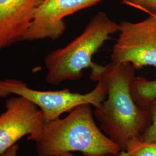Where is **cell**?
Here are the masks:
<instances>
[{
	"instance_id": "6da1fadb",
	"label": "cell",
	"mask_w": 156,
	"mask_h": 156,
	"mask_svg": "<svg viewBox=\"0 0 156 156\" xmlns=\"http://www.w3.org/2000/svg\"><path fill=\"white\" fill-rule=\"evenodd\" d=\"M135 70L131 64L112 62L104 67L97 80H104L107 99L95 108V117L100 123L101 129L122 151L131 140L141 136L151 122L149 110L139 106L131 94Z\"/></svg>"
},
{
	"instance_id": "7a4b0ae2",
	"label": "cell",
	"mask_w": 156,
	"mask_h": 156,
	"mask_svg": "<svg viewBox=\"0 0 156 156\" xmlns=\"http://www.w3.org/2000/svg\"><path fill=\"white\" fill-rule=\"evenodd\" d=\"M28 140L35 142L38 156L75 151L84 156H118L122 151L98 127L90 104L75 108L63 119L44 123L39 133Z\"/></svg>"
},
{
	"instance_id": "3957f363",
	"label": "cell",
	"mask_w": 156,
	"mask_h": 156,
	"mask_svg": "<svg viewBox=\"0 0 156 156\" xmlns=\"http://www.w3.org/2000/svg\"><path fill=\"white\" fill-rule=\"evenodd\" d=\"M119 32V24L104 12L91 18L82 33L65 47L51 51L44 60L46 82L58 85L83 76V70L91 69L90 79L95 81L104 66L95 64L92 58L112 34Z\"/></svg>"
},
{
	"instance_id": "277c9868",
	"label": "cell",
	"mask_w": 156,
	"mask_h": 156,
	"mask_svg": "<svg viewBox=\"0 0 156 156\" xmlns=\"http://www.w3.org/2000/svg\"><path fill=\"white\" fill-rule=\"evenodd\" d=\"M11 94L22 97L38 107L45 123H48L83 104L98 108L106 98L107 87L102 78L98 79L94 89L86 94L73 93L68 89L58 91L33 89L15 79L0 80V97L6 98Z\"/></svg>"
},
{
	"instance_id": "5b68a950",
	"label": "cell",
	"mask_w": 156,
	"mask_h": 156,
	"mask_svg": "<svg viewBox=\"0 0 156 156\" xmlns=\"http://www.w3.org/2000/svg\"><path fill=\"white\" fill-rule=\"evenodd\" d=\"M112 49V62L131 64L135 69L151 66L156 69V15L139 22L122 21Z\"/></svg>"
},
{
	"instance_id": "8992f818",
	"label": "cell",
	"mask_w": 156,
	"mask_h": 156,
	"mask_svg": "<svg viewBox=\"0 0 156 156\" xmlns=\"http://www.w3.org/2000/svg\"><path fill=\"white\" fill-rule=\"evenodd\" d=\"M5 108L0 115V155L25 135H36L45 123L39 108L22 97L8 99Z\"/></svg>"
},
{
	"instance_id": "52a82bcc",
	"label": "cell",
	"mask_w": 156,
	"mask_h": 156,
	"mask_svg": "<svg viewBox=\"0 0 156 156\" xmlns=\"http://www.w3.org/2000/svg\"><path fill=\"white\" fill-rule=\"evenodd\" d=\"M104 0H44L37 8L22 41L58 39L66 30L64 19Z\"/></svg>"
},
{
	"instance_id": "ba28073f",
	"label": "cell",
	"mask_w": 156,
	"mask_h": 156,
	"mask_svg": "<svg viewBox=\"0 0 156 156\" xmlns=\"http://www.w3.org/2000/svg\"><path fill=\"white\" fill-rule=\"evenodd\" d=\"M44 0H0V51L22 41Z\"/></svg>"
},
{
	"instance_id": "9c48e42d",
	"label": "cell",
	"mask_w": 156,
	"mask_h": 156,
	"mask_svg": "<svg viewBox=\"0 0 156 156\" xmlns=\"http://www.w3.org/2000/svg\"><path fill=\"white\" fill-rule=\"evenodd\" d=\"M131 91L135 102L147 109L156 99V79L149 80L142 76H135L131 83Z\"/></svg>"
},
{
	"instance_id": "30bf717a",
	"label": "cell",
	"mask_w": 156,
	"mask_h": 156,
	"mask_svg": "<svg viewBox=\"0 0 156 156\" xmlns=\"http://www.w3.org/2000/svg\"><path fill=\"white\" fill-rule=\"evenodd\" d=\"M118 156H156V142H145L140 136L128 143Z\"/></svg>"
},
{
	"instance_id": "8fae6325",
	"label": "cell",
	"mask_w": 156,
	"mask_h": 156,
	"mask_svg": "<svg viewBox=\"0 0 156 156\" xmlns=\"http://www.w3.org/2000/svg\"><path fill=\"white\" fill-rule=\"evenodd\" d=\"M151 115V122L142 134V139L147 142H156V99L147 108Z\"/></svg>"
},
{
	"instance_id": "7c38bea8",
	"label": "cell",
	"mask_w": 156,
	"mask_h": 156,
	"mask_svg": "<svg viewBox=\"0 0 156 156\" xmlns=\"http://www.w3.org/2000/svg\"><path fill=\"white\" fill-rule=\"evenodd\" d=\"M123 2L156 15V0H123Z\"/></svg>"
},
{
	"instance_id": "4fadbf2b",
	"label": "cell",
	"mask_w": 156,
	"mask_h": 156,
	"mask_svg": "<svg viewBox=\"0 0 156 156\" xmlns=\"http://www.w3.org/2000/svg\"><path fill=\"white\" fill-rule=\"evenodd\" d=\"M19 149V146L16 144L12 146L11 147L8 149L3 154H1L0 156H17Z\"/></svg>"
},
{
	"instance_id": "5bb4252c",
	"label": "cell",
	"mask_w": 156,
	"mask_h": 156,
	"mask_svg": "<svg viewBox=\"0 0 156 156\" xmlns=\"http://www.w3.org/2000/svg\"><path fill=\"white\" fill-rule=\"evenodd\" d=\"M76 156L73 154V153H65L60 154V156Z\"/></svg>"
}]
</instances>
